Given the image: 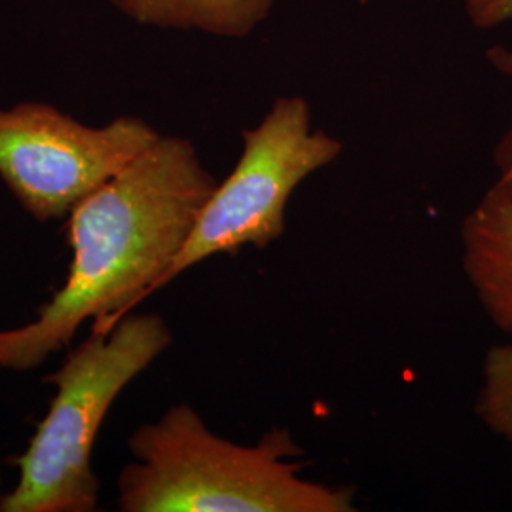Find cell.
<instances>
[{"label": "cell", "instance_id": "8fae6325", "mask_svg": "<svg viewBox=\"0 0 512 512\" xmlns=\"http://www.w3.org/2000/svg\"><path fill=\"white\" fill-rule=\"evenodd\" d=\"M0 495H2V476H0Z\"/></svg>", "mask_w": 512, "mask_h": 512}, {"label": "cell", "instance_id": "52a82bcc", "mask_svg": "<svg viewBox=\"0 0 512 512\" xmlns=\"http://www.w3.org/2000/svg\"><path fill=\"white\" fill-rule=\"evenodd\" d=\"M110 4L139 25L245 38L272 14L275 0H110Z\"/></svg>", "mask_w": 512, "mask_h": 512}, {"label": "cell", "instance_id": "3957f363", "mask_svg": "<svg viewBox=\"0 0 512 512\" xmlns=\"http://www.w3.org/2000/svg\"><path fill=\"white\" fill-rule=\"evenodd\" d=\"M171 344L162 315L131 311L73 349L46 378L55 395L16 459L18 482L0 495V512L97 511L101 484L92 456L101 425L120 393Z\"/></svg>", "mask_w": 512, "mask_h": 512}, {"label": "cell", "instance_id": "7a4b0ae2", "mask_svg": "<svg viewBox=\"0 0 512 512\" xmlns=\"http://www.w3.org/2000/svg\"><path fill=\"white\" fill-rule=\"evenodd\" d=\"M122 512H355V488L300 476L306 450L285 427L255 444L222 439L190 404L171 406L128 440Z\"/></svg>", "mask_w": 512, "mask_h": 512}, {"label": "cell", "instance_id": "ba28073f", "mask_svg": "<svg viewBox=\"0 0 512 512\" xmlns=\"http://www.w3.org/2000/svg\"><path fill=\"white\" fill-rule=\"evenodd\" d=\"M475 414L492 433L512 442V342L486 351Z\"/></svg>", "mask_w": 512, "mask_h": 512}, {"label": "cell", "instance_id": "5b68a950", "mask_svg": "<svg viewBox=\"0 0 512 512\" xmlns=\"http://www.w3.org/2000/svg\"><path fill=\"white\" fill-rule=\"evenodd\" d=\"M160 133L135 116L88 126L48 103L0 110V179L38 222L65 219Z\"/></svg>", "mask_w": 512, "mask_h": 512}, {"label": "cell", "instance_id": "9c48e42d", "mask_svg": "<svg viewBox=\"0 0 512 512\" xmlns=\"http://www.w3.org/2000/svg\"><path fill=\"white\" fill-rule=\"evenodd\" d=\"M465 12L476 29H494L511 21L512 0H465ZM486 57L497 73L512 80V50L494 46L486 52Z\"/></svg>", "mask_w": 512, "mask_h": 512}, {"label": "cell", "instance_id": "8992f818", "mask_svg": "<svg viewBox=\"0 0 512 512\" xmlns=\"http://www.w3.org/2000/svg\"><path fill=\"white\" fill-rule=\"evenodd\" d=\"M461 266L495 329L512 336V198L490 186L461 222Z\"/></svg>", "mask_w": 512, "mask_h": 512}, {"label": "cell", "instance_id": "277c9868", "mask_svg": "<svg viewBox=\"0 0 512 512\" xmlns=\"http://www.w3.org/2000/svg\"><path fill=\"white\" fill-rule=\"evenodd\" d=\"M241 137L238 164L205 203L165 285L211 256L270 247L285 234L294 190L344 150L340 139L313 129L310 103L300 95L275 99L264 118Z\"/></svg>", "mask_w": 512, "mask_h": 512}, {"label": "cell", "instance_id": "30bf717a", "mask_svg": "<svg viewBox=\"0 0 512 512\" xmlns=\"http://www.w3.org/2000/svg\"><path fill=\"white\" fill-rule=\"evenodd\" d=\"M494 164L497 169L495 186L507 192L512 198V126L499 139L494 150Z\"/></svg>", "mask_w": 512, "mask_h": 512}, {"label": "cell", "instance_id": "6da1fadb", "mask_svg": "<svg viewBox=\"0 0 512 512\" xmlns=\"http://www.w3.org/2000/svg\"><path fill=\"white\" fill-rule=\"evenodd\" d=\"M217 184L190 139L160 135L78 203L67 217V279L33 323L0 330V368L33 370L69 346L84 323L109 332L165 287Z\"/></svg>", "mask_w": 512, "mask_h": 512}]
</instances>
